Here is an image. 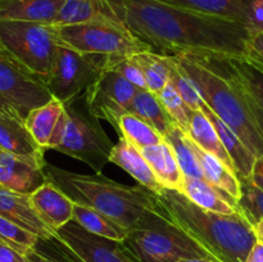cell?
Instances as JSON below:
<instances>
[{"label":"cell","mask_w":263,"mask_h":262,"mask_svg":"<svg viewBox=\"0 0 263 262\" xmlns=\"http://www.w3.org/2000/svg\"><path fill=\"white\" fill-rule=\"evenodd\" d=\"M134 35L163 55L189 53L211 58H247L251 39L243 23L202 14L159 0H117Z\"/></svg>","instance_id":"1"},{"label":"cell","mask_w":263,"mask_h":262,"mask_svg":"<svg viewBox=\"0 0 263 262\" xmlns=\"http://www.w3.org/2000/svg\"><path fill=\"white\" fill-rule=\"evenodd\" d=\"M157 198L164 215L218 262H246L257 243L253 226L240 211L212 212L172 189H163Z\"/></svg>","instance_id":"2"},{"label":"cell","mask_w":263,"mask_h":262,"mask_svg":"<svg viewBox=\"0 0 263 262\" xmlns=\"http://www.w3.org/2000/svg\"><path fill=\"white\" fill-rule=\"evenodd\" d=\"M46 180L53 182L74 203L94 208L128 231L139 228L154 211H161L157 194L143 185L128 186L103 174L81 175L45 164Z\"/></svg>","instance_id":"3"},{"label":"cell","mask_w":263,"mask_h":262,"mask_svg":"<svg viewBox=\"0 0 263 262\" xmlns=\"http://www.w3.org/2000/svg\"><path fill=\"white\" fill-rule=\"evenodd\" d=\"M194 81L211 110L226 123L256 157L263 156V138L240 87L210 57L182 53L175 55Z\"/></svg>","instance_id":"4"},{"label":"cell","mask_w":263,"mask_h":262,"mask_svg":"<svg viewBox=\"0 0 263 262\" xmlns=\"http://www.w3.org/2000/svg\"><path fill=\"white\" fill-rule=\"evenodd\" d=\"M115 144L79 97L64 104V110L49 141L48 149L84 162L97 174L109 162Z\"/></svg>","instance_id":"5"},{"label":"cell","mask_w":263,"mask_h":262,"mask_svg":"<svg viewBox=\"0 0 263 262\" xmlns=\"http://www.w3.org/2000/svg\"><path fill=\"white\" fill-rule=\"evenodd\" d=\"M123 243L140 262H179L200 257L213 258L181 228L172 222L162 208L149 213L139 228L128 233Z\"/></svg>","instance_id":"6"},{"label":"cell","mask_w":263,"mask_h":262,"mask_svg":"<svg viewBox=\"0 0 263 262\" xmlns=\"http://www.w3.org/2000/svg\"><path fill=\"white\" fill-rule=\"evenodd\" d=\"M0 41L21 67L48 84L59 45L55 26L0 21Z\"/></svg>","instance_id":"7"},{"label":"cell","mask_w":263,"mask_h":262,"mask_svg":"<svg viewBox=\"0 0 263 262\" xmlns=\"http://www.w3.org/2000/svg\"><path fill=\"white\" fill-rule=\"evenodd\" d=\"M55 28L59 43L82 53L121 57L153 50L122 21H95Z\"/></svg>","instance_id":"8"},{"label":"cell","mask_w":263,"mask_h":262,"mask_svg":"<svg viewBox=\"0 0 263 262\" xmlns=\"http://www.w3.org/2000/svg\"><path fill=\"white\" fill-rule=\"evenodd\" d=\"M108 58L102 54L82 53L59 43L46 84L51 95L64 104L81 97L107 67Z\"/></svg>","instance_id":"9"},{"label":"cell","mask_w":263,"mask_h":262,"mask_svg":"<svg viewBox=\"0 0 263 262\" xmlns=\"http://www.w3.org/2000/svg\"><path fill=\"white\" fill-rule=\"evenodd\" d=\"M138 90V87L122 74L105 67L82 94V98L94 117L107 121L116 130L118 120L128 112Z\"/></svg>","instance_id":"10"},{"label":"cell","mask_w":263,"mask_h":262,"mask_svg":"<svg viewBox=\"0 0 263 262\" xmlns=\"http://www.w3.org/2000/svg\"><path fill=\"white\" fill-rule=\"evenodd\" d=\"M0 98L23 118L53 98L48 85L21 67L5 51H0Z\"/></svg>","instance_id":"11"},{"label":"cell","mask_w":263,"mask_h":262,"mask_svg":"<svg viewBox=\"0 0 263 262\" xmlns=\"http://www.w3.org/2000/svg\"><path fill=\"white\" fill-rule=\"evenodd\" d=\"M57 235L86 262H140L123 241L90 233L73 220L59 229Z\"/></svg>","instance_id":"12"},{"label":"cell","mask_w":263,"mask_h":262,"mask_svg":"<svg viewBox=\"0 0 263 262\" xmlns=\"http://www.w3.org/2000/svg\"><path fill=\"white\" fill-rule=\"evenodd\" d=\"M0 149L44 169L46 164L41 148L18 113L0 115Z\"/></svg>","instance_id":"13"},{"label":"cell","mask_w":263,"mask_h":262,"mask_svg":"<svg viewBox=\"0 0 263 262\" xmlns=\"http://www.w3.org/2000/svg\"><path fill=\"white\" fill-rule=\"evenodd\" d=\"M46 181L44 169L0 149V188L31 194Z\"/></svg>","instance_id":"14"},{"label":"cell","mask_w":263,"mask_h":262,"mask_svg":"<svg viewBox=\"0 0 263 262\" xmlns=\"http://www.w3.org/2000/svg\"><path fill=\"white\" fill-rule=\"evenodd\" d=\"M30 199L44 222L55 233L72 221L74 202L49 180L31 193Z\"/></svg>","instance_id":"15"},{"label":"cell","mask_w":263,"mask_h":262,"mask_svg":"<svg viewBox=\"0 0 263 262\" xmlns=\"http://www.w3.org/2000/svg\"><path fill=\"white\" fill-rule=\"evenodd\" d=\"M0 216L36 234L40 239L55 235L43 221L30 199V194L12 192L0 188Z\"/></svg>","instance_id":"16"},{"label":"cell","mask_w":263,"mask_h":262,"mask_svg":"<svg viewBox=\"0 0 263 262\" xmlns=\"http://www.w3.org/2000/svg\"><path fill=\"white\" fill-rule=\"evenodd\" d=\"M95 21H122L117 0H66L54 26L79 25Z\"/></svg>","instance_id":"17"},{"label":"cell","mask_w":263,"mask_h":262,"mask_svg":"<svg viewBox=\"0 0 263 262\" xmlns=\"http://www.w3.org/2000/svg\"><path fill=\"white\" fill-rule=\"evenodd\" d=\"M109 162L117 164L130 176H133L139 185H143L156 194H159L164 189L157 180L156 175L152 171L141 152L126 139L118 138L117 144L113 145Z\"/></svg>","instance_id":"18"},{"label":"cell","mask_w":263,"mask_h":262,"mask_svg":"<svg viewBox=\"0 0 263 262\" xmlns=\"http://www.w3.org/2000/svg\"><path fill=\"white\" fill-rule=\"evenodd\" d=\"M66 0H0V21L54 25Z\"/></svg>","instance_id":"19"},{"label":"cell","mask_w":263,"mask_h":262,"mask_svg":"<svg viewBox=\"0 0 263 262\" xmlns=\"http://www.w3.org/2000/svg\"><path fill=\"white\" fill-rule=\"evenodd\" d=\"M263 110V67L249 58H212Z\"/></svg>","instance_id":"20"},{"label":"cell","mask_w":263,"mask_h":262,"mask_svg":"<svg viewBox=\"0 0 263 262\" xmlns=\"http://www.w3.org/2000/svg\"><path fill=\"white\" fill-rule=\"evenodd\" d=\"M181 193L186 195L193 203L212 212L234 215L239 211L238 200L234 199L222 189L208 182L205 179L185 176Z\"/></svg>","instance_id":"21"},{"label":"cell","mask_w":263,"mask_h":262,"mask_svg":"<svg viewBox=\"0 0 263 262\" xmlns=\"http://www.w3.org/2000/svg\"><path fill=\"white\" fill-rule=\"evenodd\" d=\"M140 152L156 175L159 184L164 189L177 190L181 193L185 176L171 145L164 140L163 143L144 148Z\"/></svg>","instance_id":"22"},{"label":"cell","mask_w":263,"mask_h":262,"mask_svg":"<svg viewBox=\"0 0 263 262\" xmlns=\"http://www.w3.org/2000/svg\"><path fill=\"white\" fill-rule=\"evenodd\" d=\"M200 109L205 113L212 125L215 126L216 131H217L218 136H220L221 141H222L223 146L228 151L229 156L233 159L234 166L236 169V175H238L239 180L249 179L252 175V170H253L254 162H256L257 157L254 156L253 152L243 143L240 138L226 125L223 121H221L212 110L208 108V105L203 104Z\"/></svg>","instance_id":"23"},{"label":"cell","mask_w":263,"mask_h":262,"mask_svg":"<svg viewBox=\"0 0 263 262\" xmlns=\"http://www.w3.org/2000/svg\"><path fill=\"white\" fill-rule=\"evenodd\" d=\"M187 136L207 153L212 154L216 158L220 159L223 164L229 167L234 174L236 175V169L234 166L233 159L229 156L228 151L223 146L215 126L210 121V118L205 116L202 109L193 110L190 115L189 133ZM238 176V175H236Z\"/></svg>","instance_id":"24"},{"label":"cell","mask_w":263,"mask_h":262,"mask_svg":"<svg viewBox=\"0 0 263 262\" xmlns=\"http://www.w3.org/2000/svg\"><path fill=\"white\" fill-rule=\"evenodd\" d=\"M202 14L243 23L247 27L252 0H159Z\"/></svg>","instance_id":"25"},{"label":"cell","mask_w":263,"mask_h":262,"mask_svg":"<svg viewBox=\"0 0 263 262\" xmlns=\"http://www.w3.org/2000/svg\"><path fill=\"white\" fill-rule=\"evenodd\" d=\"M64 110V103L57 98H51L44 105L30 110L26 116L25 123L36 143L46 151L51 135L57 127L59 118Z\"/></svg>","instance_id":"26"},{"label":"cell","mask_w":263,"mask_h":262,"mask_svg":"<svg viewBox=\"0 0 263 262\" xmlns=\"http://www.w3.org/2000/svg\"><path fill=\"white\" fill-rule=\"evenodd\" d=\"M193 146H194V152L197 154L200 167H202L204 179L228 193L234 199H240L241 182L239 177L220 159L200 149L194 141H193Z\"/></svg>","instance_id":"27"},{"label":"cell","mask_w":263,"mask_h":262,"mask_svg":"<svg viewBox=\"0 0 263 262\" xmlns=\"http://www.w3.org/2000/svg\"><path fill=\"white\" fill-rule=\"evenodd\" d=\"M128 112L151 123L163 136L175 126L158 95L152 92L151 90L139 89L128 108Z\"/></svg>","instance_id":"28"},{"label":"cell","mask_w":263,"mask_h":262,"mask_svg":"<svg viewBox=\"0 0 263 262\" xmlns=\"http://www.w3.org/2000/svg\"><path fill=\"white\" fill-rule=\"evenodd\" d=\"M72 220L76 221L80 226L86 229L90 233L108 239H113V240L123 241L130 233L127 229L121 226L120 223L116 222L115 220L108 217L104 213L99 212L94 208L80 204V203L73 204Z\"/></svg>","instance_id":"29"},{"label":"cell","mask_w":263,"mask_h":262,"mask_svg":"<svg viewBox=\"0 0 263 262\" xmlns=\"http://www.w3.org/2000/svg\"><path fill=\"white\" fill-rule=\"evenodd\" d=\"M116 133L118 138L126 139L139 151L164 141V136L156 127L130 112L121 116Z\"/></svg>","instance_id":"30"},{"label":"cell","mask_w":263,"mask_h":262,"mask_svg":"<svg viewBox=\"0 0 263 262\" xmlns=\"http://www.w3.org/2000/svg\"><path fill=\"white\" fill-rule=\"evenodd\" d=\"M164 140L171 145L184 176L194 177V179H204L202 167H200L198 157L194 152L192 139L181 128L175 125L164 135Z\"/></svg>","instance_id":"31"},{"label":"cell","mask_w":263,"mask_h":262,"mask_svg":"<svg viewBox=\"0 0 263 262\" xmlns=\"http://www.w3.org/2000/svg\"><path fill=\"white\" fill-rule=\"evenodd\" d=\"M138 62L146 86L154 94H158L170 82V58L168 55L156 53L153 50L141 51L134 55Z\"/></svg>","instance_id":"32"},{"label":"cell","mask_w":263,"mask_h":262,"mask_svg":"<svg viewBox=\"0 0 263 262\" xmlns=\"http://www.w3.org/2000/svg\"><path fill=\"white\" fill-rule=\"evenodd\" d=\"M27 257L30 262H86L57 234L48 239L39 238Z\"/></svg>","instance_id":"33"},{"label":"cell","mask_w":263,"mask_h":262,"mask_svg":"<svg viewBox=\"0 0 263 262\" xmlns=\"http://www.w3.org/2000/svg\"><path fill=\"white\" fill-rule=\"evenodd\" d=\"M170 58V82L176 87L179 94L185 100L192 110H197L202 108L204 104L202 95L198 90L197 85L194 84L189 74L186 73L181 64L179 63L175 55H168Z\"/></svg>","instance_id":"34"},{"label":"cell","mask_w":263,"mask_h":262,"mask_svg":"<svg viewBox=\"0 0 263 262\" xmlns=\"http://www.w3.org/2000/svg\"><path fill=\"white\" fill-rule=\"evenodd\" d=\"M157 95H158L159 100L162 102L163 107L166 108L167 113L172 118L175 125L181 128L187 135V133H189L190 115H192L193 110L190 109L189 105L182 99V97L179 94L176 87L171 82H168Z\"/></svg>","instance_id":"35"},{"label":"cell","mask_w":263,"mask_h":262,"mask_svg":"<svg viewBox=\"0 0 263 262\" xmlns=\"http://www.w3.org/2000/svg\"><path fill=\"white\" fill-rule=\"evenodd\" d=\"M240 182L241 197L238 200V208L253 226L263 221V190L254 184L251 177L240 180Z\"/></svg>","instance_id":"36"},{"label":"cell","mask_w":263,"mask_h":262,"mask_svg":"<svg viewBox=\"0 0 263 262\" xmlns=\"http://www.w3.org/2000/svg\"><path fill=\"white\" fill-rule=\"evenodd\" d=\"M0 240L14 248L15 251L27 254L31 249L35 248L39 236L13 221L0 216Z\"/></svg>","instance_id":"37"},{"label":"cell","mask_w":263,"mask_h":262,"mask_svg":"<svg viewBox=\"0 0 263 262\" xmlns=\"http://www.w3.org/2000/svg\"><path fill=\"white\" fill-rule=\"evenodd\" d=\"M135 55V54H134ZM134 55H121V57H109L107 62V67L113 68L118 73L122 74L125 79L133 82L138 89L148 90L145 77L139 67L138 62L135 61Z\"/></svg>","instance_id":"38"},{"label":"cell","mask_w":263,"mask_h":262,"mask_svg":"<svg viewBox=\"0 0 263 262\" xmlns=\"http://www.w3.org/2000/svg\"><path fill=\"white\" fill-rule=\"evenodd\" d=\"M247 28L251 35L263 31V0H252L251 2Z\"/></svg>","instance_id":"39"},{"label":"cell","mask_w":263,"mask_h":262,"mask_svg":"<svg viewBox=\"0 0 263 262\" xmlns=\"http://www.w3.org/2000/svg\"><path fill=\"white\" fill-rule=\"evenodd\" d=\"M253 62L263 67V31L251 35L248 44V57Z\"/></svg>","instance_id":"40"},{"label":"cell","mask_w":263,"mask_h":262,"mask_svg":"<svg viewBox=\"0 0 263 262\" xmlns=\"http://www.w3.org/2000/svg\"><path fill=\"white\" fill-rule=\"evenodd\" d=\"M0 262H30L27 254L15 251L10 246L0 240Z\"/></svg>","instance_id":"41"},{"label":"cell","mask_w":263,"mask_h":262,"mask_svg":"<svg viewBox=\"0 0 263 262\" xmlns=\"http://www.w3.org/2000/svg\"><path fill=\"white\" fill-rule=\"evenodd\" d=\"M251 179L253 180L257 186H259L263 190V156L257 157L253 170H252Z\"/></svg>","instance_id":"42"},{"label":"cell","mask_w":263,"mask_h":262,"mask_svg":"<svg viewBox=\"0 0 263 262\" xmlns=\"http://www.w3.org/2000/svg\"><path fill=\"white\" fill-rule=\"evenodd\" d=\"M241 91H243V90H241ZM244 95H246L247 99H248L249 105H251V109H252V112H253V116H254V118H256V122H257V125H258V128H259V131H261V135L263 138V110L256 104V103L253 102V100L251 99V98L248 97V95L246 94V92H244Z\"/></svg>","instance_id":"43"},{"label":"cell","mask_w":263,"mask_h":262,"mask_svg":"<svg viewBox=\"0 0 263 262\" xmlns=\"http://www.w3.org/2000/svg\"><path fill=\"white\" fill-rule=\"evenodd\" d=\"M246 262H263V243L257 240Z\"/></svg>","instance_id":"44"},{"label":"cell","mask_w":263,"mask_h":262,"mask_svg":"<svg viewBox=\"0 0 263 262\" xmlns=\"http://www.w3.org/2000/svg\"><path fill=\"white\" fill-rule=\"evenodd\" d=\"M14 113L18 112L9 104V103L5 102L3 98H0V115H14ZM18 115H20V113H18ZM21 117H22V116H21Z\"/></svg>","instance_id":"45"},{"label":"cell","mask_w":263,"mask_h":262,"mask_svg":"<svg viewBox=\"0 0 263 262\" xmlns=\"http://www.w3.org/2000/svg\"><path fill=\"white\" fill-rule=\"evenodd\" d=\"M253 229H254V234H256L257 236V240L263 243V221H259V222H257L256 225H253Z\"/></svg>","instance_id":"46"},{"label":"cell","mask_w":263,"mask_h":262,"mask_svg":"<svg viewBox=\"0 0 263 262\" xmlns=\"http://www.w3.org/2000/svg\"><path fill=\"white\" fill-rule=\"evenodd\" d=\"M179 262H218V261L215 258H208V257H200V258L181 259V261H179Z\"/></svg>","instance_id":"47"},{"label":"cell","mask_w":263,"mask_h":262,"mask_svg":"<svg viewBox=\"0 0 263 262\" xmlns=\"http://www.w3.org/2000/svg\"><path fill=\"white\" fill-rule=\"evenodd\" d=\"M0 51H5V53H7V50H5V49H4V46H3L2 41H0Z\"/></svg>","instance_id":"48"}]
</instances>
